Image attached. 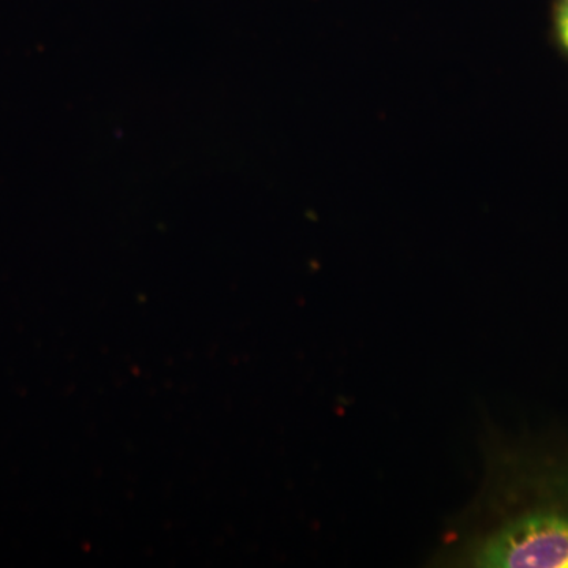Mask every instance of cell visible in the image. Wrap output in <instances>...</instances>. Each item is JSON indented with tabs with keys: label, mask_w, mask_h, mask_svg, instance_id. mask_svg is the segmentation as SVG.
Returning a JSON list of instances; mask_svg holds the SVG:
<instances>
[{
	"label": "cell",
	"mask_w": 568,
	"mask_h": 568,
	"mask_svg": "<svg viewBox=\"0 0 568 568\" xmlns=\"http://www.w3.org/2000/svg\"><path fill=\"white\" fill-rule=\"evenodd\" d=\"M467 568H568V447L489 437L480 488L437 549Z\"/></svg>",
	"instance_id": "obj_1"
},
{
	"label": "cell",
	"mask_w": 568,
	"mask_h": 568,
	"mask_svg": "<svg viewBox=\"0 0 568 568\" xmlns=\"http://www.w3.org/2000/svg\"><path fill=\"white\" fill-rule=\"evenodd\" d=\"M552 37H555L559 51L568 59V0H555Z\"/></svg>",
	"instance_id": "obj_2"
}]
</instances>
